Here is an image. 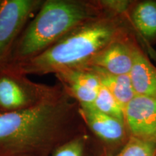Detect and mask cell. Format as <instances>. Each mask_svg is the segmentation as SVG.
Returning <instances> with one entry per match:
<instances>
[{
    "label": "cell",
    "mask_w": 156,
    "mask_h": 156,
    "mask_svg": "<svg viewBox=\"0 0 156 156\" xmlns=\"http://www.w3.org/2000/svg\"><path fill=\"white\" fill-rule=\"evenodd\" d=\"M86 129L79 103L63 90L33 108L0 114V156H48Z\"/></svg>",
    "instance_id": "6da1fadb"
},
{
    "label": "cell",
    "mask_w": 156,
    "mask_h": 156,
    "mask_svg": "<svg viewBox=\"0 0 156 156\" xmlns=\"http://www.w3.org/2000/svg\"><path fill=\"white\" fill-rule=\"evenodd\" d=\"M130 30L126 17L104 15L75 29L36 57L12 67L27 75H55L86 67L110 43Z\"/></svg>",
    "instance_id": "7a4b0ae2"
},
{
    "label": "cell",
    "mask_w": 156,
    "mask_h": 156,
    "mask_svg": "<svg viewBox=\"0 0 156 156\" xmlns=\"http://www.w3.org/2000/svg\"><path fill=\"white\" fill-rule=\"evenodd\" d=\"M106 15L110 14L101 0H44L17 39L7 65L36 57L75 29Z\"/></svg>",
    "instance_id": "3957f363"
},
{
    "label": "cell",
    "mask_w": 156,
    "mask_h": 156,
    "mask_svg": "<svg viewBox=\"0 0 156 156\" xmlns=\"http://www.w3.org/2000/svg\"><path fill=\"white\" fill-rule=\"evenodd\" d=\"M28 76L10 65L0 69V114L33 108L63 91L58 83L49 85L36 83Z\"/></svg>",
    "instance_id": "277c9868"
},
{
    "label": "cell",
    "mask_w": 156,
    "mask_h": 156,
    "mask_svg": "<svg viewBox=\"0 0 156 156\" xmlns=\"http://www.w3.org/2000/svg\"><path fill=\"white\" fill-rule=\"evenodd\" d=\"M44 0H0V69L8 63L17 39Z\"/></svg>",
    "instance_id": "5b68a950"
},
{
    "label": "cell",
    "mask_w": 156,
    "mask_h": 156,
    "mask_svg": "<svg viewBox=\"0 0 156 156\" xmlns=\"http://www.w3.org/2000/svg\"><path fill=\"white\" fill-rule=\"evenodd\" d=\"M142 48L132 30L110 43L87 67L114 75H129L138 51Z\"/></svg>",
    "instance_id": "8992f818"
},
{
    "label": "cell",
    "mask_w": 156,
    "mask_h": 156,
    "mask_svg": "<svg viewBox=\"0 0 156 156\" xmlns=\"http://www.w3.org/2000/svg\"><path fill=\"white\" fill-rule=\"evenodd\" d=\"M126 18L142 49L156 59V0H132Z\"/></svg>",
    "instance_id": "52a82bcc"
},
{
    "label": "cell",
    "mask_w": 156,
    "mask_h": 156,
    "mask_svg": "<svg viewBox=\"0 0 156 156\" xmlns=\"http://www.w3.org/2000/svg\"><path fill=\"white\" fill-rule=\"evenodd\" d=\"M124 112L129 136L156 141V97L135 96Z\"/></svg>",
    "instance_id": "ba28073f"
},
{
    "label": "cell",
    "mask_w": 156,
    "mask_h": 156,
    "mask_svg": "<svg viewBox=\"0 0 156 156\" xmlns=\"http://www.w3.org/2000/svg\"><path fill=\"white\" fill-rule=\"evenodd\" d=\"M55 76L65 93L80 106H93L101 85L93 68L86 67L66 70Z\"/></svg>",
    "instance_id": "9c48e42d"
},
{
    "label": "cell",
    "mask_w": 156,
    "mask_h": 156,
    "mask_svg": "<svg viewBox=\"0 0 156 156\" xmlns=\"http://www.w3.org/2000/svg\"><path fill=\"white\" fill-rule=\"evenodd\" d=\"M80 112L86 128L103 144L124 147L128 141L130 136L124 122L98 112L92 106H80Z\"/></svg>",
    "instance_id": "30bf717a"
},
{
    "label": "cell",
    "mask_w": 156,
    "mask_h": 156,
    "mask_svg": "<svg viewBox=\"0 0 156 156\" xmlns=\"http://www.w3.org/2000/svg\"><path fill=\"white\" fill-rule=\"evenodd\" d=\"M129 75L135 96L156 97V67L142 48L136 53Z\"/></svg>",
    "instance_id": "8fae6325"
},
{
    "label": "cell",
    "mask_w": 156,
    "mask_h": 156,
    "mask_svg": "<svg viewBox=\"0 0 156 156\" xmlns=\"http://www.w3.org/2000/svg\"><path fill=\"white\" fill-rule=\"evenodd\" d=\"M92 68L98 75L101 85L110 91L124 109L126 105L135 97L129 75H114L98 68Z\"/></svg>",
    "instance_id": "7c38bea8"
},
{
    "label": "cell",
    "mask_w": 156,
    "mask_h": 156,
    "mask_svg": "<svg viewBox=\"0 0 156 156\" xmlns=\"http://www.w3.org/2000/svg\"><path fill=\"white\" fill-rule=\"evenodd\" d=\"M91 106L98 112L124 122V108L110 91L102 85Z\"/></svg>",
    "instance_id": "4fadbf2b"
},
{
    "label": "cell",
    "mask_w": 156,
    "mask_h": 156,
    "mask_svg": "<svg viewBox=\"0 0 156 156\" xmlns=\"http://www.w3.org/2000/svg\"><path fill=\"white\" fill-rule=\"evenodd\" d=\"M114 156H156V141L130 136L124 147Z\"/></svg>",
    "instance_id": "5bb4252c"
},
{
    "label": "cell",
    "mask_w": 156,
    "mask_h": 156,
    "mask_svg": "<svg viewBox=\"0 0 156 156\" xmlns=\"http://www.w3.org/2000/svg\"><path fill=\"white\" fill-rule=\"evenodd\" d=\"M88 141L86 133L80 134L56 147L51 156H85Z\"/></svg>",
    "instance_id": "9a60e30c"
}]
</instances>
